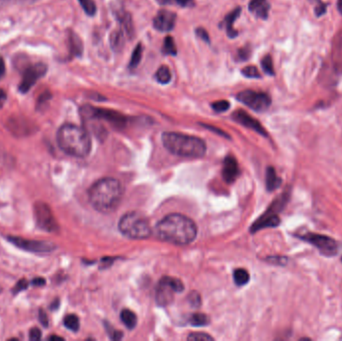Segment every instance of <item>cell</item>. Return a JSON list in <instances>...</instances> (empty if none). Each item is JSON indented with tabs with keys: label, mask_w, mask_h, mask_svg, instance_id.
Returning <instances> with one entry per match:
<instances>
[{
	"label": "cell",
	"mask_w": 342,
	"mask_h": 341,
	"mask_svg": "<svg viewBox=\"0 0 342 341\" xmlns=\"http://www.w3.org/2000/svg\"><path fill=\"white\" fill-rule=\"evenodd\" d=\"M49 339H51V340H55V339H59V340H62L63 338H61V337H58V336H51Z\"/></svg>",
	"instance_id": "7dc6e473"
},
{
	"label": "cell",
	"mask_w": 342,
	"mask_h": 341,
	"mask_svg": "<svg viewBox=\"0 0 342 341\" xmlns=\"http://www.w3.org/2000/svg\"><path fill=\"white\" fill-rule=\"evenodd\" d=\"M120 319L121 321L124 323V325L128 328V329H133L136 324H137V316L136 314L129 310V309H123L120 313Z\"/></svg>",
	"instance_id": "44dd1931"
},
{
	"label": "cell",
	"mask_w": 342,
	"mask_h": 341,
	"mask_svg": "<svg viewBox=\"0 0 342 341\" xmlns=\"http://www.w3.org/2000/svg\"><path fill=\"white\" fill-rule=\"evenodd\" d=\"M123 194L121 183L111 177L97 180L88 190V198L92 207L102 213H109L117 209Z\"/></svg>",
	"instance_id": "7a4b0ae2"
},
{
	"label": "cell",
	"mask_w": 342,
	"mask_h": 341,
	"mask_svg": "<svg viewBox=\"0 0 342 341\" xmlns=\"http://www.w3.org/2000/svg\"><path fill=\"white\" fill-rule=\"evenodd\" d=\"M69 45H70V52L73 56H80L83 51V45L80 38L76 35L75 33L69 34Z\"/></svg>",
	"instance_id": "7402d4cb"
},
{
	"label": "cell",
	"mask_w": 342,
	"mask_h": 341,
	"mask_svg": "<svg viewBox=\"0 0 342 341\" xmlns=\"http://www.w3.org/2000/svg\"><path fill=\"white\" fill-rule=\"evenodd\" d=\"M47 71V67L43 63H35L30 66H28L22 75L21 82L19 84V90L20 92L26 93L28 92L31 87L34 86V84L37 82L38 80L45 75Z\"/></svg>",
	"instance_id": "4fadbf2b"
},
{
	"label": "cell",
	"mask_w": 342,
	"mask_h": 341,
	"mask_svg": "<svg viewBox=\"0 0 342 341\" xmlns=\"http://www.w3.org/2000/svg\"><path fill=\"white\" fill-rule=\"evenodd\" d=\"M184 285L174 277H163L156 289V300L160 305L170 304L175 293L181 292Z\"/></svg>",
	"instance_id": "ba28073f"
},
{
	"label": "cell",
	"mask_w": 342,
	"mask_h": 341,
	"mask_svg": "<svg viewBox=\"0 0 342 341\" xmlns=\"http://www.w3.org/2000/svg\"><path fill=\"white\" fill-rule=\"evenodd\" d=\"M326 4H323V3H319V6L316 7L315 9V13L317 16H321L323 13L326 11Z\"/></svg>",
	"instance_id": "60d3db41"
},
{
	"label": "cell",
	"mask_w": 342,
	"mask_h": 341,
	"mask_svg": "<svg viewBox=\"0 0 342 341\" xmlns=\"http://www.w3.org/2000/svg\"><path fill=\"white\" fill-rule=\"evenodd\" d=\"M34 212V219L37 224L38 228L47 232H53L57 230V222L53 216L48 204L44 202H36L33 209Z\"/></svg>",
	"instance_id": "30bf717a"
},
{
	"label": "cell",
	"mask_w": 342,
	"mask_h": 341,
	"mask_svg": "<svg viewBox=\"0 0 342 341\" xmlns=\"http://www.w3.org/2000/svg\"><path fill=\"white\" fill-rule=\"evenodd\" d=\"M6 93H5V91L3 90V89H1L0 88V108L4 105V103H5V101H6Z\"/></svg>",
	"instance_id": "7bdbcfd3"
},
{
	"label": "cell",
	"mask_w": 342,
	"mask_h": 341,
	"mask_svg": "<svg viewBox=\"0 0 342 341\" xmlns=\"http://www.w3.org/2000/svg\"><path fill=\"white\" fill-rule=\"evenodd\" d=\"M261 66L266 74L274 75V68H273V61L270 55H266L261 60Z\"/></svg>",
	"instance_id": "f546056e"
},
{
	"label": "cell",
	"mask_w": 342,
	"mask_h": 341,
	"mask_svg": "<svg viewBox=\"0 0 342 341\" xmlns=\"http://www.w3.org/2000/svg\"><path fill=\"white\" fill-rule=\"evenodd\" d=\"M125 36H127V35L123 31L122 28L114 30L113 32L110 34L109 43H110V46L113 51L118 52L123 48L124 43H125Z\"/></svg>",
	"instance_id": "d6986e66"
},
{
	"label": "cell",
	"mask_w": 342,
	"mask_h": 341,
	"mask_svg": "<svg viewBox=\"0 0 342 341\" xmlns=\"http://www.w3.org/2000/svg\"><path fill=\"white\" fill-rule=\"evenodd\" d=\"M232 118L236 122L240 123L241 125L245 126L247 128H250V129L256 131V132L259 133L261 135H264V136L267 135L264 127L259 123V121H257L255 118H253L252 116H250L249 114L246 113L243 110L235 111L234 113L232 114Z\"/></svg>",
	"instance_id": "9a60e30c"
},
{
	"label": "cell",
	"mask_w": 342,
	"mask_h": 341,
	"mask_svg": "<svg viewBox=\"0 0 342 341\" xmlns=\"http://www.w3.org/2000/svg\"><path fill=\"white\" fill-rule=\"evenodd\" d=\"M120 232L131 239H146L152 233L148 219L139 212H127L118 223Z\"/></svg>",
	"instance_id": "5b68a950"
},
{
	"label": "cell",
	"mask_w": 342,
	"mask_h": 341,
	"mask_svg": "<svg viewBox=\"0 0 342 341\" xmlns=\"http://www.w3.org/2000/svg\"><path fill=\"white\" fill-rule=\"evenodd\" d=\"M237 99L245 104L247 107L257 112H263L268 109L271 104V99L263 92H257L254 90L247 89L237 94Z\"/></svg>",
	"instance_id": "9c48e42d"
},
{
	"label": "cell",
	"mask_w": 342,
	"mask_h": 341,
	"mask_svg": "<svg viewBox=\"0 0 342 341\" xmlns=\"http://www.w3.org/2000/svg\"><path fill=\"white\" fill-rule=\"evenodd\" d=\"M38 316H39V321H40V323H41L44 327L48 326V318H47L46 313H45L43 310H39Z\"/></svg>",
	"instance_id": "ab89813d"
},
{
	"label": "cell",
	"mask_w": 342,
	"mask_h": 341,
	"mask_svg": "<svg viewBox=\"0 0 342 341\" xmlns=\"http://www.w3.org/2000/svg\"><path fill=\"white\" fill-rule=\"evenodd\" d=\"M233 279H234V282L238 286H242V285L248 283L250 276H249V273L247 270L243 268H238V269L234 270V272H233Z\"/></svg>",
	"instance_id": "cb8c5ba5"
},
{
	"label": "cell",
	"mask_w": 342,
	"mask_h": 341,
	"mask_svg": "<svg viewBox=\"0 0 342 341\" xmlns=\"http://www.w3.org/2000/svg\"><path fill=\"white\" fill-rule=\"evenodd\" d=\"M337 8H338V11L340 12V14H342V0L337 1Z\"/></svg>",
	"instance_id": "bcb514c9"
},
{
	"label": "cell",
	"mask_w": 342,
	"mask_h": 341,
	"mask_svg": "<svg viewBox=\"0 0 342 341\" xmlns=\"http://www.w3.org/2000/svg\"><path fill=\"white\" fill-rule=\"evenodd\" d=\"M240 170L236 159L232 156H228L224 160L222 168V177L225 182L232 183L239 176Z\"/></svg>",
	"instance_id": "2e32d148"
},
{
	"label": "cell",
	"mask_w": 342,
	"mask_h": 341,
	"mask_svg": "<svg viewBox=\"0 0 342 341\" xmlns=\"http://www.w3.org/2000/svg\"><path fill=\"white\" fill-rule=\"evenodd\" d=\"M211 106H212V108H213L214 111L220 113V112L226 111L228 108L230 107V104H229V102L226 101V100H218L216 102H213L211 104Z\"/></svg>",
	"instance_id": "1f68e13d"
},
{
	"label": "cell",
	"mask_w": 342,
	"mask_h": 341,
	"mask_svg": "<svg viewBox=\"0 0 342 341\" xmlns=\"http://www.w3.org/2000/svg\"><path fill=\"white\" fill-rule=\"evenodd\" d=\"M189 323L193 326H205L209 323V318L203 313H193L190 316Z\"/></svg>",
	"instance_id": "484cf974"
},
{
	"label": "cell",
	"mask_w": 342,
	"mask_h": 341,
	"mask_svg": "<svg viewBox=\"0 0 342 341\" xmlns=\"http://www.w3.org/2000/svg\"><path fill=\"white\" fill-rule=\"evenodd\" d=\"M250 56V49L244 47V48H240L238 51V57L240 60H247Z\"/></svg>",
	"instance_id": "f35d334b"
},
{
	"label": "cell",
	"mask_w": 342,
	"mask_h": 341,
	"mask_svg": "<svg viewBox=\"0 0 342 341\" xmlns=\"http://www.w3.org/2000/svg\"><path fill=\"white\" fill-rule=\"evenodd\" d=\"M5 74V63L4 60L0 57V77Z\"/></svg>",
	"instance_id": "ee69618b"
},
{
	"label": "cell",
	"mask_w": 342,
	"mask_h": 341,
	"mask_svg": "<svg viewBox=\"0 0 342 341\" xmlns=\"http://www.w3.org/2000/svg\"><path fill=\"white\" fill-rule=\"evenodd\" d=\"M59 147L74 157H85L91 150V140L88 132L74 124H64L57 132Z\"/></svg>",
	"instance_id": "3957f363"
},
{
	"label": "cell",
	"mask_w": 342,
	"mask_h": 341,
	"mask_svg": "<svg viewBox=\"0 0 342 341\" xmlns=\"http://www.w3.org/2000/svg\"><path fill=\"white\" fill-rule=\"evenodd\" d=\"M196 35L200 38L201 40L205 41V42H209V35L207 31L203 28H197L196 29Z\"/></svg>",
	"instance_id": "8d00e7d4"
},
{
	"label": "cell",
	"mask_w": 342,
	"mask_h": 341,
	"mask_svg": "<svg viewBox=\"0 0 342 341\" xmlns=\"http://www.w3.org/2000/svg\"><path fill=\"white\" fill-rule=\"evenodd\" d=\"M162 143L168 151L181 157L199 158L206 152V144L199 137L183 133L164 132Z\"/></svg>",
	"instance_id": "277c9868"
},
{
	"label": "cell",
	"mask_w": 342,
	"mask_h": 341,
	"mask_svg": "<svg viewBox=\"0 0 342 341\" xmlns=\"http://www.w3.org/2000/svg\"><path fill=\"white\" fill-rule=\"evenodd\" d=\"M81 115L84 120H105L115 126H123L126 123V117L124 115L114 110L97 108L90 105H85L81 108Z\"/></svg>",
	"instance_id": "8992f818"
},
{
	"label": "cell",
	"mask_w": 342,
	"mask_h": 341,
	"mask_svg": "<svg viewBox=\"0 0 342 341\" xmlns=\"http://www.w3.org/2000/svg\"><path fill=\"white\" fill-rule=\"evenodd\" d=\"M193 293V299H191L189 297V301L191 302V304L193 305V306H197V305H199V304H200V298H199V295L197 294V293H194V292H192Z\"/></svg>",
	"instance_id": "b9f144b4"
},
{
	"label": "cell",
	"mask_w": 342,
	"mask_h": 341,
	"mask_svg": "<svg viewBox=\"0 0 342 341\" xmlns=\"http://www.w3.org/2000/svg\"><path fill=\"white\" fill-rule=\"evenodd\" d=\"M242 75L248 77V78H259L260 77V73L257 69V67L255 66H246L241 70Z\"/></svg>",
	"instance_id": "d6a6232c"
},
{
	"label": "cell",
	"mask_w": 342,
	"mask_h": 341,
	"mask_svg": "<svg viewBox=\"0 0 342 341\" xmlns=\"http://www.w3.org/2000/svg\"><path fill=\"white\" fill-rule=\"evenodd\" d=\"M205 126H206V125H205ZM206 127H208L209 129H212V130H215V129H214L213 127H211V126H210V127H209V126H206ZM216 131H218V132L220 133V134H223V135H225V134H224V132H222V131H220V130H216ZM225 136H226V135H225Z\"/></svg>",
	"instance_id": "c3c4849f"
},
{
	"label": "cell",
	"mask_w": 342,
	"mask_h": 341,
	"mask_svg": "<svg viewBox=\"0 0 342 341\" xmlns=\"http://www.w3.org/2000/svg\"><path fill=\"white\" fill-rule=\"evenodd\" d=\"M240 12H241V9L240 7H237L235 8L234 10H232L229 14L226 15V17L224 19L223 21V26L225 27L226 29V34L230 38H234L237 36V31L234 29L233 27V23L236 19L238 18V16L240 15Z\"/></svg>",
	"instance_id": "ac0fdd59"
},
{
	"label": "cell",
	"mask_w": 342,
	"mask_h": 341,
	"mask_svg": "<svg viewBox=\"0 0 342 341\" xmlns=\"http://www.w3.org/2000/svg\"><path fill=\"white\" fill-rule=\"evenodd\" d=\"M63 323H64V326L66 328H68L69 330H71V331L76 332L79 329V324L80 323H79V319H78V317L76 316L75 314L66 315Z\"/></svg>",
	"instance_id": "4316f807"
},
{
	"label": "cell",
	"mask_w": 342,
	"mask_h": 341,
	"mask_svg": "<svg viewBox=\"0 0 342 341\" xmlns=\"http://www.w3.org/2000/svg\"><path fill=\"white\" fill-rule=\"evenodd\" d=\"M142 45L139 43L136 45V47L133 50L132 54H131V58H130V62H129V67L130 68H136L138 66V64L141 61V57H142Z\"/></svg>",
	"instance_id": "d4e9b609"
},
{
	"label": "cell",
	"mask_w": 342,
	"mask_h": 341,
	"mask_svg": "<svg viewBox=\"0 0 342 341\" xmlns=\"http://www.w3.org/2000/svg\"><path fill=\"white\" fill-rule=\"evenodd\" d=\"M171 72L169 68L165 65H162L158 68V70L155 73V78L156 80L161 83V84H167L169 83L171 80Z\"/></svg>",
	"instance_id": "603a6c76"
},
{
	"label": "cell",
	"mask_w": 342,
	"mask_h": 341,
	"mask_svg": "<svg viewBox=\"0 0 342 341\" xmlns=\"http://www.w3.org/2000/svg\"><path fill=\"white\" fill-rule=\"evenodd\" d=\"M341 260H342V258H341Z\"/></svg>",
	"instance_id": "681fc988"
},
{
	"label": "cell",
	"mask_w": 342,
	"mask_h": 341,
	"mask_svg": "<svg viewBox=\"0 0 342 341\" xmlns=\"http://www.w3.org/2000/svg\"><path fill=\"white\" fill-rule=\"evenodd\" d=\"M158 2L163 5L172 4V5H179L181 7H191L194 5L193 0H158Z\"/></svg>",
	"instance_id": "4dcf8cb0"
},
{
	"label": "cell",
	"mask_w": 342,
	"mask_h": 341,
	"mask_svg": "<svg viewBox=\"0 0 342 341\" xmlns=\"http://www.w3.org/2000/svg\"><path fill=\"white\" fill-rule=\"evenodd\" d=\"M249 11L259 18H267L269 11V4L267 0H251L248 5Z\"/></svg>",
	"instance_id": "e0dca14e"
},
{
	"label": "cell",
	"mask_w": 342,
	"mask_h": 341,
	"mask_svg": "<svg viewBox=\"0 0 342 341\" xmlns=\"http://www.w3.org/2000/svg\"><path fill=\"white\" fill-rule=\"evenodd\" d=\"M340 37L341 39L338 40V38H336V48H335V61L336 63H342V34H340Z\"/></svg>",
	"instance_id": "e575fe53"
},
{
	"label": "cell",
	"mask_w": 342,
	"mask_h": 341,
	"mask_svg": "<svg viewBox=\"0 0 342 341\" xmlns=\"http://www.w3.org/2000/svg\"><path fill=\"white\" fill-rule=\"evenodd\" d=\"M8 240L20 249L33 253H49L56 248L54 243L44 240H30L17 236H8Z\"/></svg>",
	"instance_id": "7c38bea8"
},
{
	"label": "cell",
	"mask_w": 342,
	"mask_h": 341,
	"mask_svg": "<svg viewBox=\"0 0 342 341\" xmlns=\"http://www.w3.org/2000/svg\"><path fill=\"white\" fill-rule=\"evenodd\" d=\"M28 287V281L26 280V279H21V280H19L18 282H17V285H15V287H14V289H13V292L14 293H18L19 291H21V290H24V289H26Z\"/></svg>",
	"instance_id": "d590c367"
},
{
	"label": "cell",
	"mask_w": 342,
	"mask_h": 341,
	"mask_svg": "<svg viewBox=\"0 0 342 341\" xmlns=\"http://www.w3.org/2000/svg\"><path fill=\"white\" fill-rule=\"evenodd\" d=\"M78 2L87 15L93 16L96 13V4L93 0H78Z\"/></svg>",
	"instance_id": "f1b7e54d"
},
{
	"label": "cell",
	"mask_w": 342,
	"mask_h": 341,
	"mask_svg": "<svg viewBox=\"0 0 342 341\" xmlns=\"http://www.w3.org/2000/svg\"><path fill=\"white\" fill-rule=\"evenodd\" d=\"M288 196H281L278 200H276L274 202V204L269 209V210L265 212L264 215L261 216V218H259L254 225L251 228V231H257L260 229H263L266 228H276L280 224V218L278 217V215L276 214V212L280 209L283 207L285 204V201L287 199Z\"/></svg>",
	"instance_id": "8fae6325"
},
{
	"label": "cell",
	"mask_w": 342,
	"mask_h": 341,
	"mask_svg": "<svg viewBox=\"0 0 342 341\" xmlns=\"http://www.w3.org/2000/svg\"><path fill=\"white\" fill-rule=\"evenodd\" d=\"M162 51L165 54H168V55H176V53H177L176 45H175L174 39L171 37V36H167V37L164 39Z\"/></svg>",
	"instance_id": "83f0119b"
},
{
	"label": "cell",
	"mask_w": 342,
	"mask_h": 341,
	"mask_svg": "<svg viewBox=\"0 0 342 341\" xmlns=\"http://www.w3.org/2000/svg\"><path fill=\"white\" fill-rule=\"evenodd\" d=\"M32 283L34 285H36V286H42V285H45V280L43 279V278H35V279H33V281H32Z\"/></svg>",
	"instance_id": "f6af8a7d"
},
{
	"label": "cell",
	"mask_w": 342,
	"mask_h": 341,
	"mask_svg": "<svg viewBox=\"0 0 342 341\" xmlns=\"http://www.w3.org/2000/svg\"><path fill=\"white\" fill-rule=\"evenodd\" d=\"M155 231L163 241L175 245H187L196 238L197 226L189 217L173 213L162 218Z\"/></svg>",
	"instance_id": "6da1fadb"
},
{
	"label": "cell",
	"mask_w": 342,
	"mask_h": 341,
	"mask_svg": "<svg viewBox=\"0 0 342 341\" xmlns=\"http://www.w3.org/2000/svg\"><path fill=\"white\" fill-rule=\"evenodd\" d=\"M187 339L192 341H209L213 340V337H211L210 335L206 334V333L197 332V333H191L189 336L187 337Z\"/></svg>",
	"instance_id": "836d02e7"
},
{
	"label": "cell",
	"mask_w": 342,
	"mask_h": 341,
	"mask_svg": "<svg viewBox=\"0 0 342 341\" xmlns=\"http://www.w3.org/2000/svg\"><path fill=\"white\" fill-rule=\"evenodd\" d=\"M299 238L317 248L318 251L324 256L331 257L338 253L339 250L338 242L329 236L308 232L300 235Z\"/></svg>",
	"instance_id": "52a82bcc"
},
{
	"label": "cell",
	"mask_w": 342,
	"mask_h": 341,
	"mask_svg": "<svg viewBox=\"0 0 342 341\" xmlns=\"http://www.w3.org/2000/svg\"><path fill=\"white\" fill-rule=\"evenodd\" d=\"M281 184V179L277 176L276 171L269 166L266 170V188L268 191H273V190L278 188Z\"/></svg>",
	"instance_id": "ffe728a7"
},
{
	"label": "cell",
	"mask_w": 342,
	"mask_h": 341,
	"mask_svg": "<svg viewBox=\"0 0 342 341\" xmlns=\"http://www.w3.org/2000/svg\"><path fill=\"white\" fill-rule=\"evenodd\" d=\"M176 22V14L169 10H160L153 19V26L161 32H168L174 28Z\"/></svg>",
	"instance_id": "5bb4252c"
},
{
	"label": "cell",
	"mask_w": 342,
	"mask_h": 341,
	"mask_svg": "<svg viewBox=\"0 0 342 341\" xmlns=\"http://www.w3.org/2000/svg\"><path fill=\"white\" fill-rule=\"evenodd\" d=\"M40 338H41V332H40V330L38 328H36V327L32 328L30 330V332H29V339L30 340H39Z\"/></svg>",
	"instance_id": "74e56055"
}]
</instances>
